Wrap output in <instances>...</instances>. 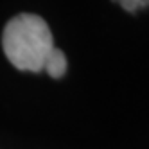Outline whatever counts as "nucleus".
I'll use <instances>...</instances> for the list:
<instances>
[{"label": "nucleus", "mask_w": 149, "mask_h": 149, "mask_svg": "<svg viewBox=\"0 0 149 149\" xmlns=\"http://www.w3.org/2000/svg\"><path fill=\"white\" fill-rule=\"evenodd\" d=\"M2 47L15 68L40 72L54 49V38L41 16L22 13L7 22L2 33Z\"/></svg>", "instance_id": "obj_1"}, {"label": "nucleus", "mask_w": 149, "mask_h": 149, "mask_svg": "<svg viewBox=\"0 0 149 149\" xmlns=\"http://www.w3.org/2000/svg\"><path fill=\"white\" fill-rule=\"evenodd\" d=\"M43 70H47V74L50 77H54V79H59L65 76V72H67V58L65 54L59 50V49H52L50 50V54L45 61V65H43Z\"/></svg>", "instance_id": "obj_2"}]
</instances>
